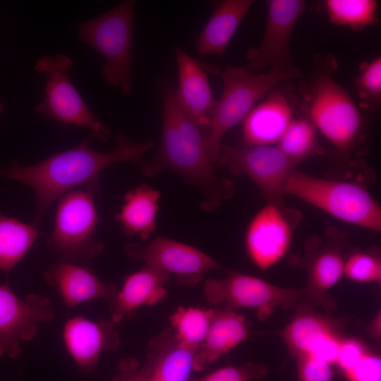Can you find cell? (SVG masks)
Returning <instances> with one entry per match:
<instances>
[{
    "mask_svg": "<svg viewBox=\"0 0 381 381\" xmlns=\"http://www.w3.org/2000/svg\"><path fill=\"white\" fill-rule=\"evenodd\" d=\"M155 145L152 139L136 143L123 134L116 138L113 150L90 147L85 138L75 147L52 154L35 164L23 166L14 160L0 167V176L20 182L35 193V219L39 226L51 205L64 194L80 188L100 190V174L111 165L128 162L140 165Z\"/></svg>",
    "mask_w": 381,
    "mask_h": 381,
    "instance_id": "obj_1",
    "label": "cell"
},
{
    "mask_svg": "<svg viewBox=\"0 0 381 381\" xmlns=\"http://www.w3.org/2000/svg\"><path fill=\"white\" fill-rule=\"evenodd\" d=\"M158 87L162 120L160 143L153 156L140 164V171L150 178L164 170L174 171L186 184L200 190V207L210 212L233 197L234 184L215 173L204 133L178 104L172 84L161 80Z\"/></svg>",
    "mask_w": 381,
    "mask_h": 381,
    "instance_id": "obj_2",
    "label": "cell"
},
{
    "mask_svg": "<svg viewBox=\"0 0 381 381\" xmlns=\"http://www.w3.org/2000/svg\"><path fill=\"white\" fill-rule=\"evenodd\" d=\"M337 65L332 56L316 59L300 85L299 110L339 154L349 155L363 139L364 121L353 98L332 76Z\"/></svg>",
    "mask_w": 381,
    "mask_h": 381,
    "instance_id": "obj_3",
    "label": "cell"
},
{
    "mask_svg": "<svg viewBox=\"0 0 381 381\" xmlns=\"http://www.w3.org/2000/svg\"><path fill=\"white\" fill-rule=\"evenodd\" d=\"M203 65L206 71L219 75L223 83L222 94L217 101L213 115L204 133L207 154L214 166L222 138L227 131L242 121L256 102L275 85L298 76L279 69L254 74L243 67L232 66L221 71L212 66Z\"/></svg>",
    "mask_w": 381,
    "mask_h": 381,
    "instance_id": "obj_4",
    "label": "cell"
},
{
    "mask_svg": "<svg viewBox=\"0 0 381 381\" xmlns=\"http://www.w3.org/2000/svg\"><path fill=\"white\" fill-rule=\"evenodd\" d=\"M284 194L295 196L342 222L381 231V207L363 185L322 179L294 170Z\"/></svg>",
    "mask_w": 381,
    "mask_h": 381,
    "instance_id": "obj_5",
    "label": "cell"
},
{
    "mask_svg": "<svg viewBox=\"0 0 381 381\" xmlns=\"http://www.w3.org/2000/svg\"><path fill=\"white\" fill-rule=\"evenodd\" d=\"M135 4L134 0L123 1L106 13L76 25L80 40L105 59L102 70L104 79L124 95L131 89Z\"/></svg>",
    "mask_w": 381,
    "mask_h": 381,
    "instance_id": "obj_6",
    "label": "cell"
},
{
    "mask_svg": "<svg viewBox=\"0 0 381 381\" xmlns=\"http://www.w3.org/2000/svg\"><path fill=\"white\" fill-rule=\"evenodd\" d=\"M91 188L72 190L57 200L54 226L46 236L47 248L58 260L85 265L99 255L103 243L95 236L99 222Z\"/></svg>",
    "mask_w": 381,
    "mask_h": 381,
    "instance_id": "obj_7",
    "label": "cell"
},
{
    "mask_svg": "<svg viewBox=\"0 0 381 381\" xmlns=\"http://www.w3.org/2000/svg\"><path fill=\"white\" fill-rule=\"evenodd\" d=\"M71 58L64 54L44 55L38 59L35 69L45 75L44 99L35 111L64 125L86 128L92 140L106 142L110 129L87 107L70 78Z\"/></svg>",
    "mask_w": 381,
    "mask_h": 381,
    "instance_id": "obj_8",
    "label": "cell"
},
{
    "mask_svg": "<svg viewBox=\"0 0 381 381\" xmlns=\"http://www.w3.org/2000/svg\"><path fill=\"white\" fill-rule=\"evenodd\" d=\"M296 166L277 145L240 147L223 144L214 164L215 169L227 167L234 175H246L267 203L277 205H285V186Z\"/></svg>",
    "mask_w": 381,
    "mask_h": 381,
    "instance_id": "obj_9",
    "label": "cell"
},
{
    "mask_svg": "<svg viewBox=\"0 0 381 381\" xmlns=\"http://www.w3.org/2000/svg\"><path fill=\"white\" fill-rule=\"evenodd\" d=\"M264 35L258 47L250 49L245 69L253 73L267 66L286 71L298 77L303 73L294 63L289 47L296 24L306 10L302 0H269Z\"/></svg>",
    "mask_w": 381,
    "mask_h": 381,
    "instance_id": "obj_10",
    "label": "cell"
},
{
    "mask_svg": "<svg viewBox=\"0 0 381 381\" xmlns=\"http://www.w3.org/2000/svg\"><path fill=\"white\" fill-rule=\"evenodd\" d=\"M204 294L210 303H225L231 310L258 308L260 316L267 315L275 307L294 308L304 295L301 290L275 286L260 278L239 273H231L224 279H207Z\"/></svg>",
    "mask_w": 381,
    "mask_h": 381,
    "instance_id": "obj_11",
    "label": "cell"
},
{
    "mask_svg": "<svg viewBox=\"0 0 381 381\" xmlns=\"http://www.w3.org/2000/svg\"><path fill=\"white\" fill-rule=\"evenodd\" d=\"M54 318L49 297L28 294L20 298L7 282L0 284V356L18 357L21 342L32 340L40 325Z\"/></svg>",
    "mask_w": 381,
    "mask_h": 381,
    "instance_id": "obj_12",
    "label": "cell"
},
{
    "mask_svg": "<svg viewBox=\"0 0 381 381\" xmlns=\"http://www.w3.org/2000/svg\"><path fill=\"white\" fill-rule=\"evenodd\" d=\"M300 219L299 212L270 203L253 216L246 229L245 245L250 259L259 270L265 271L284 257Z\"/></svg>",
    "mask_w": 381,
    "mask_h": 381,
    "instance_id": "obj_13",
    "label": "cell"
},
{
    "mask_svg": "<svg viewBox=\"0 0 381 381\" xmlns=\"http://www.w3.org/2000/svg\"><path fill=\"white\" fill-rule=\"evenodd\" d=\"M123 250L130 258L170 275L174 274L179 281L189 284L201 280L205 272L222 268L219 262L202 251L162 236L155 238L144 246L127 243Z\"/></svg>",
    "mask_w": 381,
    "mask_h": 381,
    "instance_id": "obj_14",
    "label": "cell"
},
{
    "mask_svg": "<svg viewBox=\"0 0 381 381\" xmlns=\"http://www.w3.org/2000/svg\"><path fill=\"white\" fill-rule=\"evenodd\" d=\"M279 83L242 121L244 147L277 144L296 116V98Z\"/></svg>",
    "mask_w": 381,
    "mask_h": 381,
    "instance_id": "obj_15",
    "label": "cell"
},
{
    "mask_svg": "<svg viewBox=\"0 0 381 381\" xmlns=\"http://www.w3.org/2000/svg\"><path fill=\"white\" fill-rule=\"evenodd\" d=\"M63 340L77 368L87 373L95 370L102 352L114 350L120 344L114 322L92 320L82 315L65 322Z\"/></svg>",
    "mask_w": 381,
    "mask_h": 381,
    "instance_id": "obj_16",
    "label": "cell"
},
{
    "mask_svg": "<svg viewBox=\"0 0 381 381\" xmlns=\"http://www.w3.org/2000/svg\"><path fill=\"white\" fill-rule=\"evenodd\" d=\"M44 279L60 294L67 308L95 300L112 308L118 289L105 283L85 265L57 260L43 273Z\"/></svg>",
    "mask_w": 381,
    "mask_h": 381,
    "instance_id": "obj_17",
    "label": "cell"
},
{
    "mask_svg": "<svg viewBox=\"0 0 381 381\" xmlns=\"http://www.w3.org/2000/svg\"><path fill=\"white\" fill-rule=\"evenodd\" d=\"M178 73L176 99L181 109L205 133L213 115L214 98L204 65L180 47L175 48Z\"/></svg>",
    "mask_w": 381,
    "mask_h": 381,
    "instance_id": "obj_18",
    "label": "cell"
},
{
    "mask_svg": "<svg viewBox=\"0 0 381 381\" xmlns=\"http://www.w3.org/2000/svg\"><path fill=\"white\" fill-rule=\"evenodd\" d=\"M331 238L324 245H318V240L310 247L306 267L308 282L304 294L315 301H326V293L344 276V258L341 253L342 237L331 230Z\"/></svg>",
    "mask_w": 381,
    "mask_h": 381,
    "instance_id": "obj_19",
    "label": "cell"
},
{
    "mask_svg": "<svg viewBox=\"0 0 381 381\" xmlns=\"http://www.w3.org/2000/svg\"><path fill=\"white\" fill-rule=\"evenodd\" d=\"M254 2L253 0L219 1L196 37L197 54L199 56L212 54L223 56L240 23Z\"/></svg>",
    "mask_w": 381,
    "mask_h": 381,
    "instance_id": "obj_20",
    "label": "cell"
},
{
    "mask_svg": "<svg viewBox=\"0 0 381 381\" xmlns=\"http://www.w3.org/2000/svg\"><path fill=\"white\" fill-rule=\"evenodd\" d=\"M170 276L164 271L147 265L128 275L110 310L112 322H119L129 313L143 305L152 306L160 301L167 294L164 285Z\"/></svg>",
    "mask_w": 381,
    "mask_h": 381,
    "instance_id": "obj_21",
    "label": "cell"
},
{
    "mask_svg": "<svg viewBox=\"0 0 381 381\" xmlns=\"http://www.w3.org/2000/svg\"><path fill=\"white\" fill-rule=\"evenodd\" d=\"M247 335L246 320L241 315L228 308L214 310L207 337L195 354L193 370H204L243 341Z\"/></svg>",
    "mask_w": 381,
    "mask_h": 381,
    "instance_id": "obj_22",
    "label": "cell"
},
{
    "mask_svg": "<svg viewBox=\"0 0 381 381\" xmlns=\"http://www.w3.org/2000/svg\"><path fill=\"white\" fill-rule=\"evenodd\" d=\"M171 332H164L150 344L148 361L152 381H189L198 349L181 344Z\"/></svg>",
    "mask_w": 381,
    "mask_h": 381,
    "instance_id": "obj_23",
    "label": "cell"
},
{
    "mask_svg": "<svg viewBox=\"0 0 381 381\" xmlns=\"http://www.w3.org/2000/svg\"><path fill=\"white\" fill-rule=\"evenodd\" d=\"M160 198L159 190L145 183L125 194L123 204L115 219L127 236H138L142 240L150 237L157 228Z\"/></svg>",
    "mask_w": 381,
    "mask_h": 381,
    "instance_id": "obj_24",
    "label": "cell"
},
{
    "mask_svg": "<svg viewBox=\"0 0 381 381\" xmlns=\"http://www.w3.org/2000/svg\"><path fill=\"white\" fill-rule=\"evenodd\" d=\"M38 226L8 217L0 212V270L9 273L39 236Z\"/></svg>",
    "mask_w": 381,
    "mask_h": 381,
    "instance_id": "obj_25",
    "label": "cell"
},
{
    "mask_svg": "<svg viewBox=\"0 0 381 381\" xmlns=\"http://www.w3.org/2000/svg\"><path fill=\"white\" fill-rule=\"evenodd\" d=\"M335 332L327 318L310 310H301L282 332L289 351L298 357L307 354L312 345L326 334Z\"/></svg>",
    "mask_w": 381,
    "mask_h": 381,
    "instance_id": "obj_26",
    "label": "cell"
},
{
    "mask_svg": "<svg viewBox=\"0 0 381 381\" xmlns=\"http://www.w3.org/2000/svg\"><path fill=\"white\" fill-rule=\"evenodd\" d=\"M276 145L297 165L303 159L324 152L318 142L315 126L301 111L293 119Z\"/></svg>",
    "mask_w": 381,
    "mask_h": 381,
    "instance_id": "obj_27",
    "label": "cell"
},
{
    "mask_svg": "<svg viewBox=\"0 0 381 381\" xmlns=\"http://www.w3.org/2000/svg\"><path fill=\"white\" fill-rule=\"evenodd\" d=\"M329 21L359 30L378 23V2L375 0H326L323 3Z\"/></svg>",
    "mask_w": 381,
    "mask_h": 381,
    "instance_id": "obj_28",
    "label": "cell"
},
{
    "mask_svg": "<svg viewBox=\"0 0 381 381\" xmlns=\"http://www.w3.org/2000/svg\"><path fill=\"white\" fill-rule=\"evenodd\" d=\"M214 313V309L178 308L169 318L176 339L198 349L207 337Z\"/></svg>",
    "mask_w": 381,
    "mask_h": 381,
    "instance_id": "obj_29",
    "label": "cell"
},
{
    "mask_svg": "<svg viewBox=\"0 0 381 381\" xmlns=\"http://www.w3.org/2000/svg\"><path fill=\"white\" fill-rule=\"evenodd\" d=\"M355 85L360 104L363 107L373 109L380 104V56L369 61L363 62L360 65Z\"/></svg>",
    "mask_w": 381,
    "mask_h": 381,
    "instance_id": "obj_30",
    "label": "cell"
},
{
    "mask_svg": "<svg viewBox=\"0 0 381 381\" xmlns=\"http://www.w3.org/2000/svg\"><path fill=\"white\" fill-rule=\"evenodd\" d=\"M344 275L355 282L380 283V259L373 253L356 251L345 260Z\"/></svg>",
    "mask_w": 381,
    "mask_h": 381,
    "instance_id": "obj_31",
    "label": "cell"
},
{
    "mask_svg": "<svg viewBox=\"0 0 381 381\" xmlns=\"http://www.w3.org/2000/svg\"><path fill=\"white\" fill-rule=\"evenodd\" d=\"M266 367L253 363L226 366L190 381H258L266 374Z\"/></svg>",
    "mask_w": 381,
    "mask_h": 381,
    "instance_id": "obj_32",
    "label": "cell"
},
{
    "mask_svg": "<svg viewBox=\"0 0 381 381\" xmlns=\"http://www.w3.org/2000/svg\"><path fill=\"white\" fill-rule=\"evenodd\" d=\"M332 365L310 355L298 357V381H332Z\"/></svg>",
    "mask_w": 381,
    "mask_h": 381,
    "instance_id": "obj_33",
    "label": "cell"
},
{
    "mask_svg": "<svg viewBox=\"0 0 381 381\" xmlns=\"http://www.w3.org/2000/svg\"><path fill=\"white\" fill-rule=\"evenodd\" d=\"M344 373L349 381H381L380 356L368 352L353 368Z\"/></svg>",
    "mask_w": 381,
    "mask_h": 381,
    "instance_id": "obj_34",
    "label": "cell"
},
{
    "mask_svg": "<svg viewBox=\"0 0 381 381\" xmlns=\"http://www.w3.org/2000/svg\"><path fill=\"white\" fill-rule=\"evenodd\" d=\"M341 339L336 332L325 334L310 347L307 354L330 365L336 363Z\"/></svg>",
    "mask_w": 381,
    "mask_h": 381,
    "instance_id": "obj_35",
    "label": "cell"
},
{
    "mask_svg": "<svg viewBox=\"0 0 381 381\" xmlns=\"http://www.w3.org/2000/svg\"><path fill=\"white\" fill-rule=\"evenodd\" d=\"M368 352L365 345L356 339H341L336 363L344 373L353 368Z\"/></svg>",
    "mask_w": 381,
    "mask_h": 381,
    "instance_id": "obj_36",
    "label": "cell"
},
{
    "mask_svg": "<svg viewBox=\"0 0 381 381\" xmlns=\"http://www.w3.org/2000/svg\"><path fill=\"white\" fill-rule=\"evenodd\" d=\"M118 368L119 373L114 381H152V368L148 361L142 367L133 360L122 361Z\"/></svg>",
    "mask_w": 381,
    "mask_h": 381,
    "instance_id": "obj_37",
    "label": "cell"
},
{
    "mask_svg": "<svg viewBox=\"0 0 381 381\" xmlns=\"http://www.w3.org/2000/svg\"><path fill=\"white\" fill-rule=\"evenodd\" d=\"M371 332L373 335L378 337L380 334V315L374 319L371 325Z\"/></svg>",
    "mask_w": 381,
    "mask_h": 381,
    "instance_id": "obj_38",
    "label": "cell"
},
{
    "mask_svg": "<svg viewBox=\"0 0 381 381\" xmlns=\"http://www.w3.org/2000/svg\"><path fill=\"white\" fill-rule=\"evenodd\" d=\"M3 111V105L2 103L0 101V113Z\"/></svg>",
    "mask_w": 381,
    "mask_h": 381,
    "instance_id": "obj_39",
    "label": "cell"
}]
</instances>
